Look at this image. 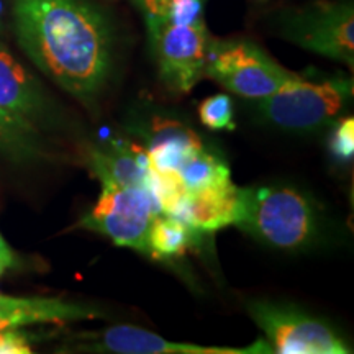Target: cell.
<instances>
[{"label":"cell","instance_id":"obj_1","mask_svg":"<svg viewBox=\"0 0 354 354\" xmlns=\"http://www.w3.org/2000/svg\"><path fill=\"white\" fill-rule=\"evenodd\" d=\"M20 48L53 82L91 99L107 81L112 28L91 0H10Z\"/></svg>","mask_w":354,"mask_h":354},{"label":"cell","instance_id":"obj_4","mask_svg":"<svg viewBox=\"0 0 354 354\" xmlns=\"http://www.w3.org/2000/svg\"><path fill=\"white\" fill-rule=\"evenodd\" d=\"M95 207L84 215L79 227L109 236L115 245L148 254L149 230L162 212L156 192L143 185H102Z\"/></svg>","mask_w":354,"mask_h":354},{"label":"cell","instance_id":"obj_12","mask_svg":"<svg viewBox=\"0 0 354 354\" xmlns=\"http://www.w3.org/2000/svg\"><path fill=\"white\" fill-rule=\"evenodd\" d=\"M0 110L33 125L46 113V102L37 79L2 44H0Z\"/></svg>","mask_w":354,"mask_h":354},{"label":"cell","instance_id":"obj_20","mask_svg":"<svg viewBox=\"0 0 354 354\" xmlns=\"http://www.w3.org/2000/svg\"><path fill=\"white\" fill-rule=\"evenodd\" d=\"M0 261L7 266V268H13L17 264V256L12 251V248L7 245V241L3 240L2 234H0Z\"/></svg>","mask_w":354,"mask_h":354},{"label":"cell","instance_id":"obj_15","mask_svg":"<svg viewBox=\"0 0 354 354\" xmlns=\"http://www.w3.org/2000/svg\"><path fill=\"white\" fill-rule=\"evenodd\" d=\"M194 232L187 223L176 216L161 214L149 230L148 246L153 258H176L183 256L194 241Z\"/></svg>","mask_w":354,"mask_h":354},{"label":"cell","instance_id":"obj_13","mask_svg":"<svg viewBox=\"0 0 354 354\" xmlns=\"http://www.w3.org/2000/svg\"><path fill=\"white\" fill-rule=\"evenodd\" d=\"M91 166L102 185H143L153 189V169L146 151L123 143H110L92 151ZM154 190V189H153Z\"/></svg>","mask_w":354,"mask_h":354},{"label":"cell","instance_id":"obj_8","mask_svg":"<svg viewBox=\"0 0 354 354\" xmlns=\"http://www.w3.org/2000/svg\"><path fill=\"white\" fill-rule=\"evenodd\" d=\"M250 313L264 331L272 353L279 354H346L351 349L325 323L271 302H254Z\"/></svg>","mask_w":354,"mask_h":354},{"label":"cell","instance_id":"obj_10","mask_svg":"<svg viewBox=\"0 0 354 354\" xmlns=\"http://www.w3.org/2000/svg\"><path fill=\"white\" fill-rule=\"evenodd\" d=\"M100 317L99 310L63 299L0 295V331L38 323H71Z\"/></svg>","mask_w":354,"mask_h":354},{"label":"cell","instance_id":"obj_16","mask_svg":"<svg viewBox=\"0 0 354 354\" xmlns=\"http://www.w3.org/2000/svg\"><path fill=\"white\" fill-rule=\"evenodd\" d=\"M145 21H196L203 19L207 0H131Z\"/></svg>","mask_w":354,"mask_h":354},{"label":"cell","instance_id":"obj_5","mask_svg":"<svg viewBox=\"0 0 354 354\" xmlns=\"http://www.w3.org/2000/svg\"><path fill=\"white\" fill-rule=\"evenodd\" d=\"M287 41L317 55L354 66V7L351 0L315 2L287 10L276 21Z\"/></svg>","mask_w":354,"mask_h":354},{"label":"cell","instance_id":"obj_14","mask_svg":"<svg viewBox=\"0 0 354 354\" xmlns=\"http://www.w3.org/2000/svg\"><path fill=\"white\" fill-rule=\"evenodd\" d=\"M0 153L15 161H32L43 154L33 123L0 110Z\"/></svg>","mask_w":354,"mask_h":354},{"label":"cell","instance_id":"obj_11","mask_svg":"<svg viewBox=\"0 0 354 354\" xmlns=\"http://www.w3.org/2000/svg\"><path fill=\"white\" fill-rule=\"evenodd\" d=\"M202 146L203 143L196 133L179 123L167 120L154 123L146 156L153 169V189L156 196L158 190L169 183L185 159Z\"/></svg>","mask_w":354,"mask_h":354},{"label":"cell","instance_id":"obj_7","mask_svg":"<svg viewBox=\"0 0 354 354\" xmlns=\"http://www.w3.org/2000/svg\"><path fill=\"white\" fill-rule=\"evenodd\" d=\"M353 97L351 79L312 82L297 76L276 94L259 102V113L274 125L310 130L335 118Z\"/></svg>","mask_w":354,"mask_h":354},{"label":"cell","instance_id":"obj_18","mask_svg":"<svg viewBox=\"0 0 354 354\" xmlns=\"http://www.w3.org/2000/svg\"><path fill=\"white\" fill-rule=\"evenodd\" d=\"M331 148L335 154L342 156L343 159H351L354 154V120L351 117L344 118L336 127Z\"/></svg>","mask_w":354,"mask_h":354},{"label":"cell","instance_id":"obj_17","mask_svg":"<svg viewBox=\"0 0 354 354\" xmlns=\"http://www.w3.org/2000/svg\"><path fill=\"white\" fill-rule=\"evenodd\" d=\"M198 118L210 130H230V128H233V102L230 95H212L201 102Z\"/></svg>","mask_w":354,"mask_h":354},{"label":"cell","instance_id":"obj_21","mask_svg":"<svg viewBox=\"0 0 354 354\" xmlns=\"http://www.w3.org/2000/svg\"><path fill=\"white\" fill-rule=\"evenodd\" d=\"M6 269H7V266H6V264H3V263H2V261H0V276H2V272H3V271H6Z\"/></svg>","mask_w":354,"mask_h":354},{"label":"cell","instance_id":"obj_19","mask_svg":"<svg viewBox=\"0 0 354 354\" xmlns=\"http://www.w3.org/2000/svg\"><path fill=\"white\" fill-rule=\"evenodd\" d=\"M30 336L20 328L0 331V354H30Z\"/></svg>","mask_w":354,"mask_h":354},{"label":"cell","instance_id":"obj_3","mask_svg":"<svg viewBox=\"0 0 354 354\" xmlns=\"http://www.w3.org/2000/svg\"><path fill=\"white\" fill-rule=\"evenodd\" d=\"M297 76L277 64L263 48L245 38H212L203 69V77L250 100L268 99Z\"/></svg>","mask_w":354,"mask_h":354},{"label":"cell","instance_id":"obj_2","mask_svg":"<svg viewBox=\"0 0 354 354\" xmlns=\"http://www.w3.org/2000/svg\"><path fill=\"white\" fill-rule=\"evenodd\" d=\"M232 225L282 250L304 246L317 232L312 205L289 187H238Z\"/></svg>","mask_w":354,"mask_h":354},{"label":"cell","instance_id":"obj_9","mask_svg":"<svg viewBox=\"0 0 354 354\" xmlns=\"http://www.w3.org/2000/svg\"><path fill=\"white\" fill-rule=\"evenodd\" d=\"M79 351L86 353H113V354H263L272 353L271 344L264 339L246 348L201 346L192 343L169 342L151 331L136 328L131 325H117L82 336Z\"/></svg>","mask_w":354,"mask_h":354},{"label":"cell","instance_id":"obj_6","mask_svg":"<svg viewBox=\"0 0 354 354\" xmlns=\"http://www.w3.org/2000/svg\"><path fill=\"white\" fill-rule=\"evenodd\" d=\"M149 43L159 76L174 92H190L203 77L212 37L205 19L196 21L148 20Z\"/></svg>","mask_w":354,"mask_h":354}]
</instances>
